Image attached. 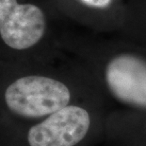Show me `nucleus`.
<instances>
[{
  "label": "nucleus",
  "instance_id": "1",
  "mask_svg": "<svg viewBox=\"0 0 146 146\" xmlns=\"http://www.w3.org/2000/svg\"><path fill=\"white\" fill-rule=\"evenodd\" d=\"M106 115L101 102L70 104L32 124L27 146H94L103 139Z\"/></svg>",
  "mask_w": 146,
  "mask_h": 146
},
{
  "label": "nucleus",
  "instance_id": "2",
  "mask_svg": "<svg viewBox=\"0 0 146 146\" xmlns=\"http://www.w3.org/2000/svg\"><path fill=\"white\" fill-rule=\"evenodd\" d=\"M4 98L12 114L27 120H41L70 104L84 102L74 100L67 83L44 75L16 79L6 89Z\"/></svg>",
  "mask_w": 146,
  "mask_h": 146
},
{
  "label": "nucleus",
  "instance_id": "3",
  "mask_svg": "<svg viewBox=\"0 0 146 146\" xmlns=\"http://www.w3.org/2000/svg\"><path fill=\"white\" fill-rule=\"evenodd\" d=\"M107 94L121 110L146 112V56L134 51L115 52L100 67Z\"/></svg>",
  "mask_w": 146,
  "mask_h": 146
},
{
  "label": "nucleus",
  "instance_id": "4",
  "mask_svg": "<svg viewBox=\"0 0 146 146\" xmlns=\"http://www.w3.org/2000/svg\"><path fill=\"white\" fill-rule=\"evenodd\" d=\"M45 17L39 7L19 4L17 0H0V36L16 50L32 48L45 32Z\"/></svg>",
  "mask_w": 146,
  "mask_h": 146
},
{
  "label": "nucleus",
  "instance_id": "5",
  "mask_svg": "<svg viewBox=\"0 0 146 146\" xmlns=\"http://www.w3.org/2000/svg\"><path fill=\"white\" fill-rule=\"evenodd\" d=\"M103 139L110 146H146V112L118 109L108 113Z\"/></svg>",
  "mask_w": 146,
  "mask_h": 146
},
{
  "label": "nucleus",
  "instance_id": "6",
  "mask_svg": "<svg viewBox=\"0 0 146 146\" xmlns=\"http://www.w3.org/2000/svg\"><path fill=\"white\" fill-rule=\"evenodd\" d=\"M83 5L95 9H105L108 7L112 0H78Z\"/></svg>",
  "mask_w": 146,
  "mask_h": 146
}]
</instances>
